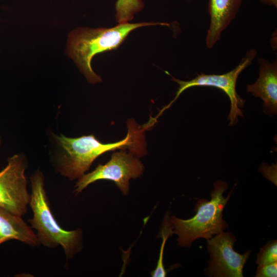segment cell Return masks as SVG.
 I'll return each mask as SVG.
<instances>
[{
    "label": "cell",
    "mask_w": 277,
    "mask_h": 277,
    "mask_svg": "<svg viewBox=\"0 0 277 277\" xmlns=\"http://www.w3.org/2000/svg\"><path fill=\"white\" fill-rule=\"evenodd\" d=\"M127 136L114 143H103L93 135L71 138L61 134L55 137L64 150L59 160L57 171L70 180L78 179L88 170L93 161L102 154L117 149H129L142 155V142L140 131L129 126Z\"/></svg>",
    "instance_id": "cell-1"
},
{
    "label": "cell",
    "mask_w": 277,
    "mask_h": 277,
    "mask_svg": "<svg viewBox=\"0 0 277 277\" xmlns=\"http://www.w3.org/2000/svg\"><path fill=\"white\" fill-rule=\"evenodd\" d=\"M169 26L166 23H129L119 24L110 28L90 29L79 28L68 36L67 52L87 80L94 84L102 81L91 66L93 57L97 54L117 48L128 34L134 29L147 26Z\"/></svg>",
    "instance_id": "cell-2"
},
{
    "label": "cell",
    "mask_w": 277,
    "mask_h": 277,
    "mask_svg": "<svg viewBox=\"0 0 277 277\" xmlns=\"http://www.w3.org/2000/svg\"><path fill=\"white\" fill-rule=\"evenodd\" d=\"M31 193L29 206L33 216L28 220L36 231L40 245L50 248L62 247L67 260L71 259L82 248V230L63 229L55 220L50 207L44 187L43 173L37 170L30 177Z\"/></svg>",
    "instance_id": "cell-3"
},
{
    "label": "cell",
    "mask_w": 277,
    "mask_h": 277,
    "mask_svg": "<svg viewBox=\"0 0 277 277\" xmlns=\"http://www.w3.org/2000/svg\"><path fill=\"white\" fill-rule=\"evenodd\" d=\"M213 187L210 201L201 199L195 204L196 214L193 217L183 220L173 215L170 218L174 229L173 233L178 236L177 241L180 247H189L199 238L210 239L228 227L223 219V211L232 190L225 197L223 194L228 187L226 182L216 181Z\"/></svg>",
    "instance_id": "cell-4"
},
{
    "label": "cell",
    "mask_w": 277,
    "mask_h": 277,
    "mask_svg": "<svg viewBox=\"0 0 277 277\" xmlns=\"http://www.w3.org/2000/svg\"><path fill=\"white\" fill-rule=\"evenodd\" d=\"M257 54L255 49H250L243 57L239 65L231 71L222 74H198L194 78L183 81L172 77V81L179 85L176 92V95L170 103L161 110L159 114L162 112L174 102L181 94L188 88L195 86L213 87L222 90L228 96L230 101V110L228 115L229 125H235L239 116H243L242 108L245 101L236 93V84L240 74L249 66Z\"/></svg>",
    "instance_id": "cell-5"
},
{
    "label": "cell",
    "mask_w": 277,
    "mask_h": 277,
    "mask_svg": "<svg viewBox=\"0 0 277 277\" xmlns=\"http://www.w3.org/2000/svg\"><path fill=\"white\" fill-rule=\"evenodd\" d=\"M137 157L125 149L114 151L107 163L99 164L92 172L85 173L78 179L74 193L77 194L81 192L97 181L109 180L114 182L124 195H127L129 180L140 177L144 170V166Z\"/></svg>",
    "instance_id": "cell-6"
},
{
    "label": "cell",
    "mask_w": 277,
    "mask_h": 277,
    "mask_svg": "<svg viewBox=\"0 0 277 277\" xmlns=\"http://www.w3.org/2000/svg\"><path fill=\"white\" fill-rule=\"evenodd\" d=\"M26 160L22 155L9 157L0 171V207L21 216L28 210L30 194L25 174Z\"/></svg>",
    "instance_id": "cell-7"
},
{
    "label": "cell",
    "mask_w": 277,
    "mask_h": 277,
    "mask_svg": "<svg viewBox=\"0 0 277 277\" xmlns=\"http://www.w3.org/2000/svg\"><path fill=\"white\" fill-rule=\"evenodd\" d=\"M207 241L210 255L205 274L214 277H243V270L251 251L243 254L234 251L236 241L231 232L222 231Z\"/></svg>",
    "instance_id": "cell-8"
},
{
    "label": "cell",
    "mask_w": 277,
    "mask_h": 277,
    "mask_svg": "<svg viewBox=\"0 0 277 277\" xmlns=\"http://www.w3.org/2000/svg\"><path fill=\"white\" fill-rule=\"evenodd\" d=\"M270 63L259 58V76L256 81L247 86V91L263 102V109L270 116L277 112V62Z\"/></svg>",
    "instance_id": "cell-9"
},
{
    "label": "cell",
    "mask_w": 277,
    "mask_h": 277,
    "mask_svg": "<svg viewBox=\"0 0 277 277\" xmlns=\"http://www.w3.org/2000/svg\"><path fill=\"white\" fill-rule=\"evenodd\" d=\"M243 0H209L210 24L206 44L211 48L220 39L221 33L235 18Z\"/></svg>",
    "instance_id": "cell-10"
},
{
    "label": "cell",
    "mask_w": 277,
    "mask_h": 277,
    "mask_svg": "<svg viewBox=\"0 0 277 277\" xmlns=\"http://www.w3.org/2000/svg\"><path fill=\"white\" fill-rule=\"evenodd\" d=\"M15 240L31 246L40 245L36 234L22 219L0 207V245Z\"/></svg>",
    "instance_id": "cell-11"
},
{
    "label": "cell",
    "mask_w": 277,
    "mask_h": 277,
    "mask_svg": "<svg viewBox=\"0 0 277 277\" xmlns=\"http://www.w3.org/2000/svg\"><path fill=\"white\" fill-rule=\"evenodd\" d=\"M144 6L142 0H117L115 4L116 21L119 24L128 23Z\"/></svg>",
    "instance_id": "cell-12"
},
{
    "label": "cell",
    "mask_w": 277,
    "mask_h": 277,
    "mask_svg": "<svg viewBox=\"0 0 277 277\" xmlns=\"http://www.w3.org/2000/svg\"><path fill=\"white\" fill-rule=\"evenodd\" d=\"M173 225L170 221L169 214H167L164 217L160 233L161 237L162 238V243L160 249L159 258L155 269L151 272V275L153 277L166 276L167 272L164 268L163 264L164 250L166 241L173 233Z\"/></svg>",
    "instance_id": "cell-13"
},
{
    "label": "cell",
    "mask_w": 277,
    "mask_h": 277,
    "mask_svg": "<svg viewBox=\"0 0 277 277\" xmlns=\"http://www.w3.org/2000/svg\"><path fill=\"white\" fill-rule=\"evenodd\" d=\"M277 262V241L271 240L262 247L257 255L258 265L271 264Z\"/></svg>",
    "instance_id": "cell-14"
},
{
    "label": "cell",
    "mask_w": 277,
    "mask_h": 277,
    "mask_svg": "<svg viewBox=\"0 0 277 277\" xmlns=\"http://www.w3.org/2000/svg\"><path fill=\"white\" fill-rule=\"evenodd\" d=\"M277 276V262L263 265H258L256 277H276Z\"/></svg>",
    "instance_id": "cell-15"
},
{
    "label": "cell",
    "mask_w": 277,
    "mask_h": 277,
    "mask_svg": "<svg viewBox=\"0 0 277 277\" xmlns=\"http://www.w3.org/2000/svg\"><path fill=\"white\" fill-rule=\"evenodd\" d=\"M262 3L269 6L277 7V0H259Z\"/></svg>",
    "instance_id": "cell-16"
}]
</instances>
